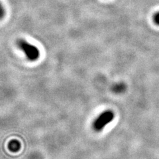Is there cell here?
<instances>
[{"label": "cell", "mask_w": 159, "mask_h": 159, "mask_svg": "<svg viewBox=\"0 0 159 159\" xmlns=\"http://www.w3.org/2000/svg\"><path fill=\"white\" fill-rule=\"evenodd\" d=\"M125 84L120 83V84H116V85L113 88V90L116 93H121L123 90H125Z\"/></svg>", "instance_id": "277c9868"}, {"label": "cell", "mask_w": 159, "mask_h": 159, "mask_svg": "<svg viewBox=\"0 0 159 159\" xmlns=\"http://www.w3.org/2000/svg\"><path fill=\"white\" fill-rule=\"evenodd\" d=\"M153 21L157 25L159 26V11L156 13L153 16Z\"/></svg>", "instance_id": "5b68a950"}, {"label": "cell", "mask_w": 159, "mask_h": 159, "mask_svg": "<svg viewBox=\"0 0 159 159\" xmlns=\"http://www.w3.org/2000/svg\"><path fill=\"white\" fill-rule=\"evenodd\" d=\"M20 147H21V145H20L19 142L16 140L11 141L9 144V148L10 149V151L13 152L18 151L20 149Z\"/></svg>", "instance_id": "3957f363"}, {"label": "cell", "mask_w": 159, "mask_h": 159, "mask_svg": "<svg viewBox=\"0 0 159 159\" xmlns=\"http://www.w3.org/2000/svg\"><path fill=\"white\" fill-rule=\"evenodd\" d=\"M114 119V113L111 110L103 112L93 122V127L94 130L100 131L108 123L112 121Z\"/></svg>", "instance_id": "7a4b0ae2"}, {"label": "cell", "mask_w": 159, "mask_h": 159, "mask_svg": "<svg viewBox=\"0 0 159 159\" xmlns=\"http://www.w3.org/2000/svg\"><path fill=\"white\" fill-rule=\"evenodd\" d=\"M18 45L26 54L27 57L30 61H34L39 58L40 51L37 47L29 44L23 40H20L18 42Z\"/></svg>", "instance_id": "6da1fadb"}]
</instances>
